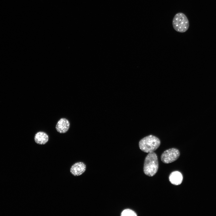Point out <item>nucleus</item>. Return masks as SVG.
I'll use <instances>...</instances> for the list:
<instances>
[{
  "mask_svg": "<svg viewBox=\"0 0 216 216\" xmlns=\"http://www.w3.org/2000/svg\"><path fill=\"white\" fill-rule=\"evenodd\" d=\"M158 169V162L157 154L154 152L149 153L144 160V173L147 176L152 177L157 173Z\"/></svg>",
  "mask_w": 216,
  "mask_h": 216,
  "instance_id": "obj_1",
  "label": "nucleus"
},
{
  "mask_svg": "<svg viewBox=\"0 0 216 216\" xmlns=\"http://www.w3.org/2000/svg\"><path fill=\"white\" fill-rule=\"evenodd\" d=\"M160 144V141L157 137L149 135L142 139L139 142V146L140 150L146 153L154 152L157 150Z\"/></svg>",
  "mask_w": 216,
  "mask_h": 216,
  "instance_id": "obj_2",
  "label": "nucleus"
},
{
  "mask_svg": "<svg viewBox=\"0 0 216 216\" xmlns=\"http://www.w3.org/2000/svg\"><path fill=\"white\" fill-rule=\"evenodd\" d=\"M172 26L174 29L176 31L183 33L188 29L189 22L186 16L182 13L176 14L173 19Z\"/></svg>",
  "mask_w": 216,
  "mask_h": 216,
  "instance_id": "obj_3",
  "label": "nucleus"
},
{
  "mask_svg": "<svg viewBox=\"0 0 216 216\" xmlns=\"http://www.w3.org/2000/svg\"><path fill=\"white\" fill-rule=\"evenodd\" d=\"M180 155L179 150L175 148H172L164 151L161 156L163 162L169 164L176 160Z\"/></svg>",
  "mask_w": 216,
  "mask_h": 216,
  "instance_id": "obj_4",
  "label": "nucleus"
},
{
  "mask_svg": "<svg viewBox=\"0 0 216 216\" xmlns=\"http://www.w3.org/2000/svg\"><path fill=\"white\" fill-rule=\"evenodd\" d=\"M70 123L69 120L65 118H61L58 121L56 126V131L60 134H64L69 130Z\"/></svg>",
  "mask_w": 216,
  "mask_h": 216,
  "instance_id": "obj_5",
  "label": "nucleus"
},
{
  "mask_svg": "<svg viewBox=\"0 0 216 216\" xmlns=\"http://www.w3.org/2000/svg\"><path fill=\"white\" fill-rule=\"evenodd\" d=\"M86 169V164L83 162H79L75 163L71 166L70 171L74 176H78L82 174Z\"/></svg>",
  "mask_w": 216,
  "mask_h": 216,
  "instance_id": "obj_6",
  "label": "nucleus"
},
{
  "mask_svg": "<svg viewBox=\"0 0 216 216\" xmlns=\"http://www.w3.org/2000/svg\"><path fill=\"white\" fill-rule=\"evenodd\" d=\"M35 142L39 145H44L47 142L49 137L48 135L45 132L40 131L37 132L34 136Z\"/></svg>",
  "mask_w": 216,
  "mask_h": 216,
  "instance_id": "obj_7",
  "label": "nucleus"
},
{
  "mask_svg": "<svg viewBox=\"0 0 216 216\" xmlns=\"http://www.w3.org/2000/svg\"><path fill=\"white\" fill-rule=\"evenodd\" d=\"M169 180L172 184L176 185H178L182 182L183 176L182 173L179 171H173L170 174Z\"/></svg>",
  "mask_w": 216,
  "mask_h": 216,
  "instance_id": "obj_8",
  "label": "nucleus"
},
{
  "mask_svg": "<svg viewBox=\"0 0 216 216\" xmlns=\"http://www.w3.org/2000/svg\"><path fill=\"white\" fill-rule=\"evenodd\" d=\"M121 216H136V212L130 209H126L123 210L121 213Z\"/></svg>",
  "mask_w": 216,
  "mask_h": 216,
  "instance_id": "obj_9",
  "label": "nucleus"
}]
</instances>
